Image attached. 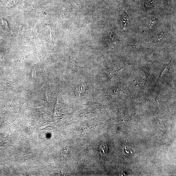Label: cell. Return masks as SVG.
Returning a JSON list of instances; mask_svg holds the SVG:
<instances>
[{
  "label": "cell",
  "instance_id": "1",
  "mask_svg": "<svg viewBox=\"0 0 176 176\" xmlns=\"http://www.w3.org/2000/svg\"><path fill=\"white\" fill-rule=\"evenodd\" d=\"M122 152L123 154L126 155H130L132 154L135 149L132 147L128 143H125V145L122 148Z\"/></svg>",
  "mask_w": 176,
  "mask_h": 176
},
{
  "label": "cell",
  "instance_id": "2",
  "mask_svg": "<svg viewBox=\"0 0 176 176\" xmlns=\"http://www.w3.org/2000/svg\"><path fill=\"white\" fill-rule=\"evenodd\" d=\"M121 21L124 28H125L128 25L129 17V15L127 14L126 12H125L124 14H123L122 16Z\"/></svg>",
  "mask_w": 176,
  "mask_h": 176
},
{
  "label": "cell",
  "instance_id": "3",
  "mask_svg": "<svg viewBox=\"0 0 176 176\" xmlns=\"http://www.w3.org/2000/svg\"><path fill=\"white\" fill-rule=\"evenodd\" d=\"M108 152V148L106 144H103L100 147V153L101 156H104Z\"/></svg>",
  "mask_w": 176,
  "mask_h": 176
},
{
  "label": "cell",
  "instance_id": "4",
  "mask_svg": "<svg viewBox=\"0 0 176 176\" xmlns=\"http://www.w3.org/2000/svg\"><path fill=\"white\" fill-rule=\"evenodd\" d=\"M48 36L50 40L51 41H53V38L52 37V33L51 30L50 28H48Z\"/></svg>",
  "mask_w": 176,
  "mask_h": 176
},
{
  "label": "cell",
  "instance_id": "5",
  "mask_svg": "<svg viewBox=\"0 0 176 176\" xmlns=\"http://www.w3.org/2000/svg\"><path fill=\"white\" fill-rule=\"evenodd\" d=\"M59 14H60V16H61V18L62 19V20L64 22V18H65V15H64V13L62 12V10L61 9H59Z\"/></svg>",
  "mask_w": 176,
  "mask_h": 176
},
{
  "label": "cell",
  "instance_id": "6",
  "mask_svg": "<svg viewBox=\"0 0 176 176\" xmlns=\"http://www.w3.org/2000/svg\"><path fill=\"white\" fill-rule=\"evenodd\" d=\"M165 32H163L159 36V37H158V39H157L156 41L159 42L165 36Z\"/></svg>",
  "mask_w": 176,
  "mask_h": 176
},
{
  "label": "cell",
  "instance_id": "7",
  "mask_svg": "<svg viewBox=\"0 0 176 176\" xmlns=\"http://www.w3.org/2000/svg\"><path fill=\"white\" fill-rule=\"evenodd\" d=\"M156 0H147V1H146V4L147 5H149L151 4L154 3L155 1Z\"/></svg>",
  "mask_w": 176,
  "mask_h": 176
},
{
  "label": "cell",
  "instance_id": "8",
  "mask_svg": "<svg viewBox=\"0 0 176 176\" xmlns=\"http://www.w3.org/2000/svg\"><path fill=\"white\" fill-rule=\"evenodd\" d=\"M110 41H114L115 40V35L111 33L110 35Z\"/></svg>",
  "mask_w": 176,
  "mask_h": 176
},
{
  "label": "cell",
  "instance_id": "9",
  "mask_svg": "<svg viewBox=\"0 0 176 176\" xmlns=\"http://www.w3.org/2000/svg\"><path fill=\"white\" fill-rule=\"evenodd\" d=\"M33 77H36V71H35V72H34V71L33 72L32 74Z\"/></svg>",
  "mask_w": 176,
  "mask_h": 176
}]
</instances>
